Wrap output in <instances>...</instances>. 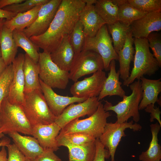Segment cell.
Here are the masks:
<instances>
[{"instance_id": "obj_4", "label": "cell", "mask_w": 161, "mask_h": 161, "mask_svg": "<svg viewBox=\"0 0 161 161\" xmlns=\"http://www.w3.org/2000/svg\"><path fill=\"white\" fill-rule=\"evenodd\" d=\"M32 131L21 106L10 103L7 97L4 99L0 108V133L16 132L32 135Z\"/></svg>"}, {"instance_id": "obj_49", "label": "cell", "mask_w": 161, "mask_h": 161, "mask_svg": "<svg viewBox=\"0 0 161 161\" xmlns=\"http://www.w3.org/2000/svg\"><path fill=\"white\" fill-rule=\"evenodd\" d=\"M6 19H0V28L4 25Z\"/></svg>"}, {"instance_id": "obj_42", "label": "cell", "mask_w": 161, "mask_h": 161, "mask_svg": "<svg viewBox=\"0 0 161 161\" xmlns=\"http://www.w3.org/2000/svg\"><path fill=\"white\" fill-rule=\"evenodd\" d=\"M154 106L152 104H149L144 109L145 110V112L150 113V121L151 122H154V119H156L161 126L160 119L161 112L159 107H156L155 108Z\"/></svg>"}, {"instance_id": "obj_51", "label": "cell", "mask_w": 161, "mask_h": 161, "mask_svg": "<svg viewBox=\"0 0 161 161\" xmlns=\"http://www.w3.org/2000/svg\"><path fill=\"white\" fill-rule=\"evenodd\" d=\"M1 57V49L0 47V58Z\"/></svg>"}, {"instance_id": "obj_37", "label": "cell", "mask_w": 161, "mask_h": 161, "mask_svg": "<svg viewBox=\"0 0 161 161\" xmlns=\"http://www.w3.org/2000/svg\"><path fill=\"white\" fill-rule=\"evenodd\" d=\"M136 9L147 13L161 11V0H128Z\"/></svg>"}, {"instance_id": "obj_47", "label": "cell", "mask_w": 161, "mask_h": 161, "mask_svg": "<svg viewBox=\"0 0 161 161\" xmlns=\"http://www.w3.org/2000/svg\"><path fill=\"white\" fill-rule=\"evenodd\" d=\"M10 140L8 138H4L0 141V147L3 146H6L10 144Z\"/></svg>"}, {"instance_id": "obj_5", "label": "cell", "mask_w": 161, "mask_h": 161, "mask_svg": "<svg viewBox=\"0 0 161 161\" xmlns=\"http://www.w3.org/2000/svg\"><path fill=\"white\" fill-rule=\"evenodd\" d=\"M24 95L21 106L32 127L55 122L56 117L49 109L41 90L36 89Z\"/></svg>"}, {"instance_id": "obj_48", "label": "cell", "mask_w": 161, "mask_h": 161, "mask_svg": "<svg viewBox=\"0 0 161 161\" xmlns=\"http://www.w3.org/2000/svg\"><path fill=\"white\" fill-rule=\"evenodd\" d=\"M86 4L93 5L95 4L97 0H83Z\"/></svg>"}, {"instance_id": "obj_3", "label": "cell", "mask_w": 161, "mask_h": 161, "mask_svg": "<svg viewBox=\"0 0 161 161\" xmlns=\"http://www.w3.org/2000/svg\"><path fill=\"white\" fill-rule=\"evenodd\" d=\"M132 91L129 96L125 95L123 100L115 105L107 100H104L103 105L105 110L106 111H112L117 114V120L119 123H122L127 121L132 117L136 123L140 120L139 106L143 96V90L141 82L140 79L134 81L129 85Z\"/></svg>"}, {"instance_id": "obj_17", "label": "cell", "mask_w": 161, "mask_h": 161, "mask_svg": "<svg viewBox=\"0 0 161 161\" xmlns=\"http://www.w3.org/2000/svg\"><path fill=\"white\" fill-rule=\"evenodd\" d=\"M61 129L55 122L47 125H38L32 127V135L43 149H49L56 151L59 149L56 138Z\"/></svg>"}, {"instance_id": "obj_52", "label": "cell", "mask_w": 161, "mask_h": 161, "mask_svg": "<svg viewBox=\"0 0 161 161\" xmlns=\"http://www.w3.org/2000/svg\"><path fill=\"white\" fill-rule=\"evenodd\" d=\"M26 161H32V160H29V159H27L26 160Z\"/></svg>"}, {"instance_id": "obj_11", "label": "cell", "mask_w": 161, "mask_h": 161, "mask_svg": "<svg viewBox=\"0 0 161 161\" xmlns=\"http://www.w3.org/2000/svg\"><path fill=\"white\" fill-rule=\"evenodd\" d=\"M106 78L104 71H98L91 76L74 82L70 88V93L72 96L78 98L87 99L97 97L103 89Z\"/></svg>"}, {"instance_id": "obj_39", "label": "cell", "mask_w": 161, "mask_h": 161, "mask_svg": "<svg viewBox=\"0 0 161 161\" xmlns=\"http://www.w3.org/2000/svg\"><path fill=\"white\" fill-rule=\"evenodd\" d=\"M7 148L8 157L7 161H26L27 158L14 143L9 144Z\"/></svg>"}, {"instance_id": "obj_20", "label": "cell", "mask_w": 161, "mask_h": 161, "mask_svg": "<svg viewBox=\"0 0 161 161\" xmlns=\"http://www.w3.org/2000/svg\"><path fill=\"white\" fill-rule=\"evenodd\" d=\"M69 36L64 38L57 48L50 53L52 61L61 69L68 72L70 70L75 55Z\"/></svg>"}, {"instance_id": "obj_35", "label": "cell", "mask_w": 161, "mask_h": 161, "mask_svg": "<svg viewBox=\"0 0 161 161\" xmlns=\"http://www.w3.org/2000/svg\"><path fill=\"white\" fill-rule=\"evenodd\" d=\"M13 76L12 64L7 66L0 77V108L1 102L9 95Z\"/></svg>"}, {"instance_id": "obj_30", "label": "cell", "mask_w": 161, "mask_h": 161, "mask_svg": "<svg viewBox=\"0 0 161 161\" xmlns=\"http://www.w3.org/2000/svg\"><path fill=\"white\" fill-rule=\"evenodd\" d=\"M108 25L112 36L113 47L117 53L124 45L127 36L131 31L130 26L118 21Z\"/></svg>"}, {"instance_id": "obj_14", "label": "cell", "mask_w": 161, "mask_h": 161, "mask_svg": "<svg viewBox=\"0 0 161 161\" xmlns=\"http://www.w3.org/2000/svg\"><path fill=\"white\" fill-rule=\"evenodd\" d=\"M25 54L19 53L12 64L13 76L7 97L10 103L21 106L24 101V79L23 65Z\"/></svg>"}, {"instance_id": "obj_24", "label": "cell", "mask_w": 161, "mask_h": 161, "mask_svg": "<svg viewBox=\"0 0 161 161\" xmlns=\"http://www.w3.org/2000/svg\"><path fill=\"white\" fill-rule=\"evenodd\" d=\"M13 31L4 25L0 28V47L1 57L7 66L16 57L18 47L13 37Z\"/></svg>"}, {"instance_id": "obj_1", "label": "cell", "mask_w": 161, "mask_h": 161, "mask_svg": "<svg viewBox=\"0 0 161 161\" xmlns=\"http://www.w3.org/2000/svg\"><path fill=\"white\" fill-rule=\"evenodd\" d=\"M86 5L83 0H62L49 27L43 34L30 37L39 49L50 53L63 39L70 35Z\"/></svg>"}, {"instance_id": "obj_23", "label": "cell", "mask_w": 161, "mask_h": 161, "mask_svg": "<svg viewBox=\"0 0 161 161\" xmlns=\"http://www.w3.org/2000/svg\"><path fill=\"white\" fill-rule=\"evenodd\" d=\"M133 44L134 38L131 31L127 36L123 48L117 53L119 63L120 77L124 81L128 78L130 75V64L134 61L135 53Z\"/></svg>"}, {"instance_id": "obj_8", "label": "cell", "mask_w": 161, "mask_h": 161, "mask_svg": "<svg viewBox=\"0 0 161 161\" xmlns=\"http://www.w3.org/2000/svg\"><path fill=\"white\" fill-rule=\"evenodd\" d=\"M112 43V39L105 24L94 37H86L82 50H91L99 54L102 58L104 69L107 71L109 70L111 61L118 60V55Z\"/></svg>"}, {"instance_id": "obj_41", "label": "cell", "mask_w": 161, "mask_h": 161, "mask_svg": "<svg viewBox=\"0 0 161 161\" xmlns=\"http://www.w3.org/2000/svg\"><path fill=\"white\" fill-rule=\"evenodd\" d=\"M54 152L51 149H44L42 152L33 161H62Z\"/></svg>"}, {"instance_id": "obj_16", "label": "cell", "mask_w": 161, "mask_h": 161, "mask_svg": "<svg viewBox=\"0 0 161 161\" xmlns=\"http://www.w3.org/2000/svg\"><path fill=\"white\" fill-rule=\"evenodd\" d=\"M132 37L146 38L151 33L161 30V11L147 13L130 25Z\"/></svg>"}, {"instance_id": "obj_6", "label": "cell", "mask_w": 161, "mask_h": 161, "mask_svg": "<svg viewBox=\"0 0 161 161\" xmlns=\"http://www.w3.org/2000/svg\"><path fill=\"white\" fill-rule=\"evenodd\" d=\"M110 116V112L105 110L101 102L93 114L85 119L78 118L72 120L61 129L58 135L83 132L99 139L107 123V119Z\"/></svg>"}, {"instance_id": "obj_7", "label": "cell", "mask_w": 161, "mask_h": 161, "mask_svg": "<svg viewBox=\"0 0 161 161\" xmlns=\"http://www.w3.org/2000/svg\"><path fill=\"white\" fill-rule=\"evenodd\" d=\"M39 77L45 84L52 88L64 89L69 80V72L62 70L52 61L50 53L39 52L38 62Z\"/></svg>"}, {"instance_id": "obj_31", "label": "cell", "mask_w": 161, "mask_h": 161, "mask_svg": "<svg viewBox=\"0 0 161 161\" xmlns=\"http://www.w3.org/2000/svg\"><path fill=\"white\" fill-rule=\"evenodd\" d=\"M13 34L17 46L24 49L26 53L35 63H37L39 58V48L29 38L26 36L23 31L14 30Z\"/></svg>"}, {"instance_id": "obj_25", "label": "cell", "mask_w": 161, "mask_h": 161, "mask_svg": "<svg viewBox=\"0 0 161 161\" xmlns=\"http://www.w3.org/2000/svg\"><path fill=\"white\" fill-rule=\"evenodd\" d=\"M23 70L25 83L24 93L36 89L41 90L38 64L35 63L26 53L25 54Z\"/></svg>"}, {"instance_id": "obj_22", "label": "cell", "mask_w": 161, "mask_h": 161, "mask_svg": "<svg viewBox=\"0 0 161 161\" xmlns=\"http://www.w3.org/2000/svg\"><path fill=\"white\" fill-rule=\"evenodd\" d=\"M140 79L141 82L143 96L139 105V110L144 109L150 104L154 106L156 102L161 106L158 96L161 92V78L152 80L143 76Z\"/></svg>"}, {"instance_id": "obj_45", "label": "cell", "mask_w": 161, "mask_h": 161, "mask_svg": "<svg viewBox=\"0 0 161 161\" xmlns=\"http://www.w3.org/2000/svg\"><path fill=\"white\" fill-rule=\"evenodd\" d=\"M7 155L5 146H2L1 149L0 151V161H7Z\"/></svg>"}, {"instance_id": "obj_43", "label": "cell", "mask_w": 161, "mask_h": 161, "mask_svg": "<svg viewBox=\"0 0 161 161\" xmlns=\"http://www.w3.org/2000/svg\"><path fill=\"white\" fill-rule=\"evenodd\" d=\"M25 0H0V9L14 4L24 1Z\"/></svg>"}, {"instance_id": "obj_18", "label": "cell", "mask_w": 161, "mask_h": 161, "mask_svg": "<svg viewBox=\"0 0 161 161\" xmlns=\"http://www.w3.org/2000/svg\"><path fill=\"white\" fill-rule=\"evenodd\" d=\"M8 134L27 159L33 161L42 152L43 149L34 137L22 136L16 132Z\"/></svg>"}, {"instance_id": "obj_19", "label": "cell", "mask_w": 161, "mask_h": 161, "mask_svg": "<svg viewBox=\"0 0 161 161\" xmlns=\"http://www.w3.org/2000/svg\"><path fill=\"white\" fill-rule=\"evenodd\" d=\"M79 20L83 26L86 36L90 37L95 36L102 26L106 24L96 11L93 4H86L80 14Z\"/></svg>"}, {"instance_id": "obj_44", "label": "cell", "mask_w": 161, "mask_h": 161, "mask_svg": "<svg viewBox=\"0 0 161 161\" xmlns=\"http://www.w3.org/2000/svg\"><path fill=\"white\" fill-rule=\"evenodd\" d=\"M17 14L0 9V19H10L15 16Z\"/></svg>"}, {"instance_id": "obj_29", "label": "cell", "mask_w": 161, "mask_h": 161, "mask_svg": "<svg viewBox=\"0 0 161 161\" xmlns=\"http://www.w3.org/2000/svg\"><path fill=\"white\" fill-rule=\"evenodd\" d=\"M95 10L106 24H112L118 21V6L114 0H97Z\"/></svg>"}, {"instance_id": "obj_33", "label": "cell", "mask_w": 161, "mask_h": 161, "mask_svg": "<svg viewBox=\"0 0 161 161\" xmlns=\"http://www.w3.org/2000/svg\"><path fill=\"white\" fill-rule=\"evenodd\" d=\"M95 138L91 135L83 132H75L63 135H58L56 140L58 146H64L69 144L81 145L95 141Z\"/></svg>"}, {"instance_id": "obj_38", "label": "cell", "mask_w": 161, "mask_h": 161, "mask_svg": "<svg viewBox=\"0 0 161 161\" xmlns=\"http://www.w3.org/2000/svg\"><path fill=\"white\" fill-rule=\"evenodd\" d=\"M147 39L149 47L153 52V55L158 61L160 67L161 66V36L157 32H153L149 34Z\"/></svg>"}, {"instance_id": "obj_10", "label": "cell", "mask_w": 161, "mask_h": 161, "mask_svg": "<svg viewBox=\"0 0 161 161\" xmlns=\"http://www.w3.org/2000/svg\"><path fill=\"white\" fill-rule=\"evenodd\" d=\"M130 129L134 131H140L142 126L133 120L119 123H107L99 139L104 147L108 150L111 157V161H114V156L117 146L122 137L126 136L125 131Z\"/></svg>"}, {"instance_id": "obj_40", "label": "cell", "mask_w": 161, "mask_h": 161, "mask_svg": "<svg viewBox=\"0 0 161 161\" xmlns=\"http://www.w3.org/2000/svg\"><path fill=\"white\" fill-rule=\"evenodd\" d=\"M96 153L94 158L92 161H105V159L110 157L109 152L105 148L99 139L95 140Z\"/></svg>"}, {"instance_id": "obj_9", "label": "cell", "mask_w": 161, "mask_h": 161, "mask_svg": "<svg viewBox=\"0 0 161 161\" xmlns=\"http://www.w3.org/2000/svg\"><path fill=\"white\" fill-rule=\"evenodd\" d=\"M104 69L101 57L91 50H82L75 54L69 72V79L75 82L81 77Z\"/></svg>"}, {"instance_id": "obj_32", "label": "cell", "mask_w": 161, "mask_h": 161, "mask_svg": "<svg viewBox=\"0 0 161 161\" xmlns=\"http://www.w3.org/2000/svg\"><path fill=\"white\" fill-rule=\"evenodd\" d=\"M147 13L136 9L126 0L118 6V21L130 26L133 22L143 17Z\"/></svg>"}, {"instance_id": "obj_12", "label": "cell", "mask_w": 161, "mask_h": 161, "mask_svg": "<svg viewBox=\"0 0 161 161\" xmlns=\"http://www.w3.org/2000/svg\"><path fill=\"white\" fill-rule=\"evenodd\" d=\"M61 1L62 0H50L42 5L35 21L23 31L26 36L30 38L44 33L53 21Z\"/></svg>"}, {"instance_id": "obj_50", "label": "cell", "mask_w": 161, "mask_h": 161, "mask_svg": "<svg viewBox=\"0 0 161 161\" xmlns=\"http://www.w3.org/2000/svg\"><path fill=\"white\" fill-rule=\"evenodd\" d=\"M4 134L2 133H0V139L4 137Z\"/></svg>"}, {"instance_id": "obj_27", "label": "cell", "mask_w": 161, "mask_h": 161, "mask_svg": "<svg viewBox=\"0 0 161 161\" xmlns=\"http://www.w3.org/2000/svg\"><path fill=\"white\" fill-rule=\"evenodd\" d=\"M95 140L81 145H65L68 149L69 161H92L96 153Z\"/></svg>"}, {"instance_id": "obj_13", "label": "cell", "mask_w": 161, "mask_h": 161, "mask_svg": "<svg viewBox=\"0 0 161 161\" xmlns=\"http://www.w3.org/2000/svg\"><path fill=\"white\" fill-rule=\"evenodd\" d=\"M101 102L97 97H94L77 104L72 103L66 107L61 115L56 117L55 123L61 129L75 119L86 115L89 117L95 112Z\"/></svg>"}, {"instance_id": "obj_36", "label": "cell", "mask_w": 161, "mask_h": 161, "mask_svg": "<svg viewBox=\"0 0 161 161\" xmlns=\"http://www.w3.org/2000/svg\"><path fill=\"white\" fill-rule=\"evenodd\" d=\"M50 0H25L21 3L14 4L6 7L2 9L16 14L28 11L38 5H43Z\"/></svg>"}, {"instance_id": "obj_46", "label": "cell", "mask_w": 161, "mask_h": 161, "mask_svg": "<svg viewBox=\"0 0 161 161\" xmlns=\"http://www.w3.org/2000/svg\"><path fill=\"white\" fill-rule=\"evenodd\" d=\"M7 66L2 57L0 58V77L4 72Z\"/></svg>"}, {"instance_id": "obj_28", "label": "cell", "mask_w": 161, "mask_h": 161, "mask_svg": "<svg viewBox=\"0 0 161 161\" xmlns=\"http://www.w3.org/2000/svg\"><path fill=\"white\" fill-rule=\"evenodd\" d=\"M152 139L148 149L143 152L139 156L141 161H160L161 147L158 143V135L161 126L157 122L150 125Z\"/></svg>"}, {"instance_id": "obj_2", "label": "cell", "mask_w": 161, "mask_h": 161, "mask_svg": "<svg viewBox=\"0 0 161 161\" xmlns=\"http://www.w3.org/2000/svg\"><path fill=\"white\" fill-rule=\"evenodd\" d=\"M134 44L135 53L133 67L129 77L123 83V85L127 86L144 75L151 76L154 74L160 67L150 51L147 38H134Z\"/></svg>"}, {"instance_id": "obj_21", "label": "cell", "mask_w": 161, "mask_h": 161, "mask_svg": "<svg viewBox=\"0 0 161 161\" xmlns=\"http://www.w3.org/2000/svg\"><path fill=\"white\" fill-rule=\"evenodd\" d=\"M115 60H112L110 64L109 72L106 80L103 89L97 97L100 101L106 97L109 96H118L123 97L125 92L121 86L122 83L119 80L120 73L116 70Z\"/></svg>"}, {"instance_id": "obj_34", "label": "cell", "mask_w": 161, "mask_h": 161, "mask_svg": "<svg viewBox=\"0 0 161 161\" xmlns=\"http://www.w3.org/2000/svg\"><path fill=\"white\" fill-rule=\"evenodd\" d=\"M83 26L79 20L75 24L69 36L70 41L75 54L82 51L86 38Z\"/></svg>"}, {"instance_id": "obj_15", "label": "cell", "mask_w": 161, "mask_h": 161, "mask_svg": "<svg viewBox=\"0 0 161 161\" xmlns=\"http://www.w3.org/2000/svg\"><path fill=\"white\" fill-rule=\"evenodd\" d=\"M39 80L41 91L49 109L56 117L61 115L70 104L76 102H82L87 99L59 95L39 78Z\"/></svg>"}, {"instance_id": "obj_26", "label": "cell", "mask_w": 161, "mask_h": 161, "mask_svg": "<svg viewBox=\"0 0 161 161\" xmlns=\"http://www.w3.org/2000/svg\"><path fill=\"white\" fill-rule=\"evenodd\" d=\"M42 6H36L28 11L17 14L10 19H6L4 25L13 31L16 30L23 31L35 21Z\"/></svg>"}]
</instances>
